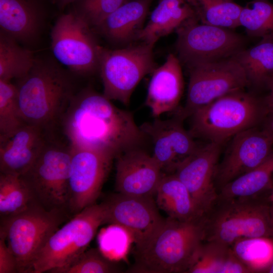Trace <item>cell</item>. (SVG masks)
I'll return each mask as SVG.
<instances>
[{"instance_id": "obj_1", "label": "cell", "mask_w": 273, "mask_h": 273, "mask_svg": "<svg viewBox=\"0 0 273 273\" xmlns=\"http://www.w3.org/2000/svg\"><path fill=\"white\" fill-rule=\"evenodd\" d=\"M60 124L70 149L93 151L113 159L141 148L146 137L130 112L89 88L76 93Z\"/></svg>"}, {"instance_id": "obj_2", "label": "cell", "mask_w": 273, "mask_h": 273, "mask_svg": "<svg viewBox=\"0 0 273 273\" xmlns=\"http://www.w3.org/2000/svg\"><path fill=\"white\" fill-rule=\"evenodd\" d=\"M17 80L18 102L24 120L51 132L60 124L77 93L70 74L54 61L36 59L29 72Z\"/></svg>"}, {"instance_id": "obj_3", "label": "cell", "mask_w": 273, "mask_h": 273, "mask_svg": "<svg viewBox=\"0 0 273 273\" xmlns=\"http://www.w3.org/2000/svg\"><path fill=\"white\" fill-rule=\"evenodd\" d=\"M204 216L188 221L169 217L152 238L135 249L130 271L140 273H187L204 242Z\"/></svg>"}, {"instance_id": "obj_4", "label": "cell", "mask_w": 273, "mask_h": 273, "mask_svg": "<svg viewBox=\"0 0 273 273\" xmlns=\"http://www.w3.org/2000/svg\"><path fill=\"white\" fill-rule=\"evenodd\" d=\"M267 114L264 103L244 89L234 92L195 111L190 116L194 138L223 145L238 133L257 126Z\"/></svg>"}, {"instance_id": "obj_5", "label": "cell", "mask_w": 273, "mask_h": 273, "mask_svg": "<svg viewBox=\"0 0 273 273\" xmlns=\"http://www.w3.org/2000/svg\"><path fill=\"white\" fill-rule=\"evenodd\" d=\"M269 195L220 198L204 215V242L231 246L243 238H273Z\"/></svg>"}, {"instance_id": "obj_6", "label": "cell", "mask_w": 273, "mask_h": 273, "mask_svg": "<svg viewBox=\"0 0 273 273\" xmlns=\"http://www.w3.org/2000/svg\"><path fill=\"white\" fill-rule=\"evenodd\" d=\"M106 218L104 202L90 205L74 215L50 237L27 273H57L69 265L87 249Z\"/></svg>"}, {"instance_id": "obj_7", "label": "cell", "mask_w": 273, "mask_h": 273, "mask_svg": "<svg viewBox=\"0 0 273 273\" xmlns=\"http://www.w3.org/2000/svg\"><path fill=\"white\" fill-rule=\"evenodd\" d=\"M66 212L47 210L34 203L20 213L1 219L0 236L14 255L19 272L27 273L37 253L66 218Z\"/></svg>"}, {"instance_id": "obj_8", "label": "cell", "mask_w": 273, "mask_h": 273, "mask_svg": "<svg viewBox=\"0 0 273 273\" xmlns=\"http://www.w3.org/2000/svg\"><path fill=\"white\" fill-rule=\"evenodd\" d=\"M154 46L141 44L110 50L100 47L99 70L103 84V95L108 99L127 105L136 86L156 68Z\"/></svg>"}, {"instance_id": "obj_9", "label": "cell", "mask_w": 273, "mask_h": 273, "mask_svg": "<svg viewBox=\"0 0 273 273\" xmlns=\"http://www.w3.org/2000/svg\"><path fill=\"white\" fill-rule=\"evenodd\" d=\"M71 157L69 147L51 141L21 175L36 202L47 210H69Z\"/></svg>"}, {"instance_id": "obj_10", "label": "cell", "mask_w": 273, "mask_h": 273, "mask_svg": "<svg viewBox=\"0 0 273 273\" xmlns=\"http://www.w3.org/2000/svg\"><path fill=\"white\" fill-rule=\"evenodd\" d=\"M178 59L187 66L232 58L245 49L246 38L230 29L205 24L196 16L176 30Z\"/></svg>"}, {"instance_id": "obj_11", "label": "cell", "mask_w": 273, "mask_h": 273, "mask_svg": "<svg viewBox=\"0 0 273 273\" xmlns=\"http://www.w3.org/2000/svg\"><path fill=\"white\" fill-rule=\"evenodd\" d=\"M185 106L176 114L183 120L197 109L249 85L244 70L233 57L191 65Z\"/></svg>"}, {"instance_id": "obj_12", "label": "cell", "mask_w": 273, "mask_h": 273, "mask_svg": "<svg viewBox=\"0 0 273 273\" xmlns=\"http://www.w3.org/2000/svg\"><path fill=\"white\" fill-rule=\"evenodd\" d=\"M90 27L73 9L58 18L51 33V49L56 60L79 74L99 69L101 47Z\"/></svg>"}, {"instance_id": "obj_13", "label": "cell", "mask_w": 273, "mask_h": 273, "mask_svg": "<svg viewBox=\"0 0 273 273\" xmlns=\"http://www.w3.org/2000/svg\"><path fill=\"white\" fill-rule=\"evenodd\" d=\"M273 154V140L257 126L241 131L231 139L214 175L217 193L224 185L254 169Z\"/></svg>"}, {"instance_id": "obj_14", "label": "cell", "mask_w": 273, "mask_h": 273, "mask_svg": "<svg viewBox=\"0 0 273 273\" xmlns=\"http://www.w3.org/2000/svg\"><path fill=\"white\" fill-rule=\"evenodd\" d=\"M106 223L120 226L130 234L135 248L147 243L163 223L153 196H135L118 193L104 202Z\"/></svg>"}, {"instance_id": "obj_15", "label": "cell", "mask_w": 273, "mask_h": 273, "mask_svg": "<svg viewBox=\"0 0 273 273\" xmlns=\"http://www.w3.org/2000/svg\"><path fill=\"white\" fill-rule=\"evenodd\" d=\"M70 149L69 210L75 215L95 204L113 159L93 151Z\"/></svg>"}, {"instance_id": "obj_16", "label": "cell", "mask_w": 273, "mask_h": 273, "mask_svg": "<svg viewBox=\"0 0 273 273\" xmlns=\"http://www.w3.org/2000/svg\"><path fill=\"white\" fill-rule=\"evenodd\" d=\"M222 145L207 142L184 160L174 173L185 185L199 209L205 215L215 203L218 193L214 175Z\"/></svg>"}, {"instance_id": "obj_17", "label": "cell", "mask_w": 273, "mask_h": 273, "mask_svg": "<svg viewBox=\"0 0 273 273\" xmlns=\"http://www.w3.org/2000/svg\"><path fill=\"white\" fill-rule=\"evenodd\" d=\"M183 120L177 116L168 119L156 118L140 126L153 145L154 158L161 169L167 173H174L184 160L198 148L194 138L183 126Z\"/></svg>"}, {"instance_id": "obj_18", "label": "cell", "mask_w": 273, "mask_h": 273, "mask_svg": "<svg viewBox=\"0 0 273 273\" xmlns=\"http://www.w3.org/2000/svg\"><path fill=\"white\" fill-rule=\"evenodd\" d=\"M115 188L129 196H153L163 175L153 155L141 148L126 151L116 158Z\"/></svg>"}, {"instance_id": "obj_19", "label": "cell", "mask_w": 273, "mask_h": 273, "mask_svg": "<svg viewBox=\"0 0 273 273\" xmlns=\"http://www.w3.org/2000/svg\"><path fill=\"white\" fill-rule=\"evenodd\" d=\"M51 132L26 123L12 133L0 136L1 173L21 176L35 162L51 141Z\"/></svg>"}, {"instance_id": "obj_20", "label": "cell", "mask_w": 273, "mask_h": 273, "mask_svg": "<svg viewBox=\"0 0 273 273\" xmlns=\"http://www.w3.org/2000/svg\"><path fill=\"white\" fill-rule=\"evenodd\" d=\"M184 89L179 60L169 54L165 63L153 72L145 105L152 115L158 117L177 107Z\"/></svg>"}, {"instance_id": "obj_21", "label": "cell", "mask_w": 273, "mask_h": 273, "mask_svg": "<svg viewBox=\"0 0 273 273\" xmlns=\"http://www.w3.org/2000/svg\"><path fill=\"white\" fill-rule=\"evenodd\" d=\"M43 16L39 0H0L1 31L18 42L30 43L37 37Z\"/></svg>"}, {"instance_id": "obj_22", "label": "cell", "mask_w": 273, "mask_h": 273, "mask_svg": "<svg viewBox=\"0 0 273 273\" xmlns=\"http://www.w3.org/2000/svg\"><path fill=\"white\" fill-rule=\"evenodd\" d=\"M153 0L126 1L97 27L109 40L126 43L136 39Z\"/></svg>"}, {"instance_id": "obj_23", "label": "cell", "mask_w": 273, "mask_h": 273, "mask_svg": "<svg viewBox=\"0 0 273 273\" xmlns=\"http://www.w3.org/2000/svg\"><path fill=\"white\" fill-rule=\"evenodd\" d=\"M155 195L158 207L169 217L188 221L204 216L187 187L174 173L163 174Z\"/></svg>"}, {"instance_id": "obj_24", "label": "cell", "mask_w": 273, "mask_h": 273, "mask_svg": "<svg viewBox=\"0 0 273 273\" xmlns=\"http://www.w3.org/2000/svg\"><path fill=\"white\" fill-rule=\"evenodd\" d=\"M195 16L188 0H160L136 39L154 46L159 38L176 30L183 22Z\"/></svg>"}, {"instance_id": "obj_25", "label": "cell", "mask_w": 273, "mask_h": 273, "mask_svg": "<svg viewBox=\"0 0 273 273\" xmlns=\"http://www.w3.org/2000/svg\"><path fill=\"white\" fill-rule=\"evenodd\" d=\"M251 273L231 246L205 241L187 273Z\"/></svg>"}, {"instance_id": "obj_26", "label": "cell", "mask_w": 273, "mask_h": 273, "mask_svg": "<svg viewBox=\"0 0 273 273\" xmlns=\"http://www.w3.org/2000/svg\"><path fill=\"white\" fill-rule=\"evenodd\" d=\"M273 186V154L254 169L226 184L218 192L220 198L269 195Z\"/></svg>"}, {"instance_id": "obj_27", "label": "cell", "mask_w": 273, "mask_h": 273, "mask_svg": "<svg viewBox=\"0 0 273 273\" xmlns=\"http://www.w3.org/2000/svg\"><path fill=\"white\" fill-rule=\"evenodd\" d=\"M241 65L249 85H267L273 77V41L261 40L252 48L245 49L233 57Z\"/></svg>"}, {"instance_id": "obj_28", "label": "cell", "mask_w": 273, "mask_h": 273, "mask_svg": "<svg viewBox=\"0 0 273 273\" xmlns=\"http://www.w3.org/2000/svg\"><path fill=\"white\" fill-rule=\"evenodd\" d=\"M35 60L31 51L0 31V79L11 81L22 78L31 69Z\"/></svg>"}, {"instance_id": "obj_29", "label": "cell", "mask_w": 273, "mask_h": 273, "mask_svg": "<svg viewBox=\"0 0 273 273\" xmlns=\"http://www.w3.org/2000/svg\"><path fill=\"white\" fill-rule=\"evenodd\" d=\"M34 203L31 191L21 176L0 173L1 219L20 213Z\"/></svg>"}, {"instance_id": "obj_30", "label": "cell", "mask_w": 273, "mask_h": 273, "mask_svg": "<svg viewBox=\"0 0 273 273\" xmlns=\"http://www.w3.org/2000/svg\"><path fill=\"white\" fill-rule=\"evenodd\" d=\"M202 23L233 29L240 26L243 7L233 0H188Z\"/></svg>"}, {"instance_id": "obj_31", "label": "cell", "mask_w": 273, "mask_h": 273, "mask_svg": "<svg viewBox=\"0 0 273 273\" xmlns=\"http://www.w3.org/2000/svg\"><path fill=\"white\" fill-rule=\"evenodd\" d=\"M231 247L251 272H263L273 261V238H243Z\"/></svg>"}, {"instance_id": "obj_32", "label": "cell", "mask_w": 273, "mask_h": 273, "mask_svg": "<svg viewBox=\"0 0 273 273\" xmlns=\"http://www.w3.org/2000/svg\"><path fill=\"white\" fill-rule=\"evenodd\" d=\"M239 20L248 36L273 41V4L269 0L248 2L243 7Z\"/></svg>"}, {"instance_id": "obj_33", "label": "cell", "mask_w": 273, "mask_h": 273, "mask_svg": "<svg viewBox=\"0 0 273 273\" xmlns=\"http://www.w3.org/2000/svg\"><path fill=\"white\" fill-rule=\"evenodd\" d=\"M26 123L21 113L16 84L0 79V136L9 134Z\"/></svg>"}, {"instance_id": "obj_34", "label": "cell", "mask_w": 273, "mask_h": 273, "mask_svg": "<svg viewBox=\"0 0 273 273\" xmlns=\"http://www.w3.org/2000/svg\"><path fill=\"white\" fill-rule=\"evenodd\" d=\"M118 271L116 266L97 248L86 250L69 265L57 273H110Z\"/></svg>"}, {"instance_id": "obj_35", "label": "cell", "mask_w": 273, "mask_h": 273, "mask_svg": "<svg viewBox=\"0 0 273 273\" xmlns=\"http://www.w3.org/2000/svg\"><path fill=\"white\" fill-rule=\"evenodd\" d=\"M126 0H80L74 9L90 26L98 27L104 20Z\"/></svg>"}, {"instance_id": "obj_36", "label": "cell", "mask_w": 273, "mask_h": 273, "mask_svg": "<svg viewBox=\"0 0 273 273\" xmlns=\"http://www.w3.org/2000/svg\"><path fill=\"white\" fill-rule=\"evenodd\" d=\"M19 272L17 261L5 238L0 236V273Z\"/></svg>"}, {"instance_id": "obj_37", "label": "cell", "mask_w": 273, "mask_h": 273, "mask_svg": "<svg viewBox=\"0 0 273 273\" xmlns=\"http://www.w3.org/2000/svg\"><path fill=\"white\" fill-rule=\"evenodd\" d=\"M266 86L269 92L266 97L264 103L267 113H273V77L268 82Z\"/></svg>"}, {"instance_id": "obj_38", "label": "cell", "mask_w": 273, "mask_h": 273, "mask_svg": "<svg viewBox=\"0 0 273 273\" xmlns=\"http://www.w3.org/2000/svg\"><path fill=\"white\" fill-rule=\"evenodd\" d=\"M264 129L273 140V113H267L263 120Z\"/></svg>"}, {"instance_id": "obj_39", "label": "cell", "mask_w": 273, "mask_h": 273, "mask_svg": "<svg viewBox=\"0 0 273 273\" xmlns=\"http://www.w3.org/2000/svg\"><path fill=\"white\" fill-rule=\"evenodd\" d=\"M52 2L56 4L60 10H63L67 6L71 4H75L80 0H51Z\"/></svg>"}, {"instance_id": "obj_40", "label": "cell", "mask_w": 273, "mask_h": 273, "mask_svg": "<svg viewBox=\"0 0 273 273\" xmlns=\"http://www.w3.org/2000/svg\"><path fill=\"white\" fill-rule=\"evenodd\" d=\"M263 272L273 273V261L271 264L265 269Z\"/></svg>"}, {"instance_id": "obj_41", "label": "cell", "mask_w": 273, "mask_h": 273, "mask_svg": "<svg viewBox=\"0 0 273 273\" xmlns=\"http://www.w3.org/2000/svg\"><path fill=\"white\" fill-rule=\"evenodd\" d=\"M268 199L271 205H273V186L269 195Z\"/></svg>"}, {"instance_id": "obj_42", "label": "cell", "mask_w": 273, "mask_h": 273, "mask_svg": "<svg viewBox=\"0 0 273 273\" xmlns=\"http://www.w3.org/2000/svg\"><path fill=\"white\" fill-rule=\"evenodd\" d=\"M270 213H271V220L273 223V205H271L270 206Z\"/></svg>"}]
</instances>
